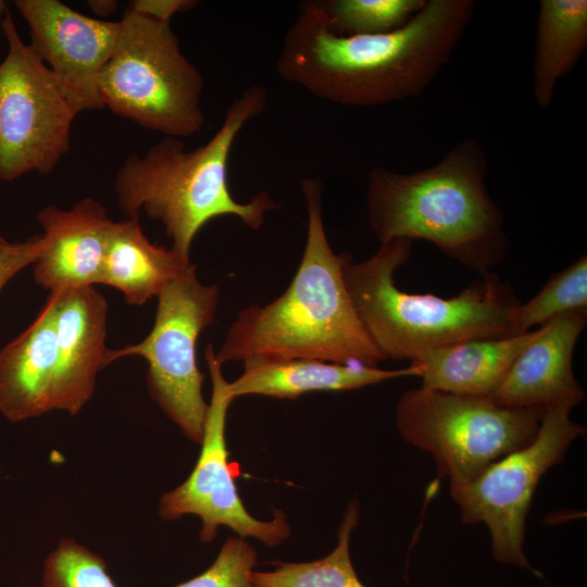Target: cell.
Returning <instances> with one entry per match:
<instances>
[{
	"label": "cell",
	"instance_id": "4316f807",
	"mask_svg": "<svg viewBox=\"0 0 587 587\" xmlns=\"http://www.w3.org/2000/svg\"><path fill=\"white\" fill-rule=\"evenodd\" d=\"M193 0H133L129 11L148 18L170 24L172 17L197 5Z\"/></svg>",
	"mask_w": 587,
	"mask_h": 587
},
{
	"label": "cell",
	"instance_id": "4fadbf2b",
	"mask_svg": "<svg viewBox=\"0 0 587 587\" xmlns=\"http://www.w3.org/2000/svg\"><path fill=\"white\" fill-rule=\"evenodd\" d=\"M57 342L53 410L77 414L104 367L108 302L95 286L49 292Z\"/></svg>",
	"mask_w": 587,
	"mask_h": 587
},
{
	"label": "cell",
	"instance_id": "9c48e42d",
	"mask_svg": "<svg viewBox=\"0 0 587 587\" xmlns=\"http://www.w3.org/2000/svg\"><path fill=\"white\" fill-rule=\"evenodd\" d=\"M8 53L0 64V180L49 173L70 150L79 114L49 67L20 37L8 10L0 22Z\"/></svg>",
	"mask_w": 587,
	"mask_h": 587
},
{
	"label": "cell",
	"instance_id": "52a82bcc",
	"mask_svg": "<svg viewBox=\"0 0 587 587\" xmlns=\"http://www.w3.org/2000/svg\"><path fill=\"white\" fill-rule=\"evenodd\" d=\"M546 411L421 387L401 395L395 420L400 436L429 453L453 486L532 442Z\"/></svg>",
	"mask_w": 587,
	"mask_h": 587
},
{
	"label": "cell",
	"instance_id": "30bf717a",
	"mask_svg": "<svg viewBox=\"0 0 587 587\" xmlns=\"http://www.w3.org/2000/svg\"><path fill=\"white\" fill-rule=\"evenodd\" d=\"M565 405L547 409L532 442L485 467L469 482L450 486L463 523H484L491 552L501 563L532 570L524 553L525 522L544 474L560 463L586 433Z\"/></svg>",
	"mask_w": 587,
	"mask_h": 587
},
{
	"label": "cell",
	"instance_id": "3957f363",
	"mask_svg": "<svg viewBox=\"0 0 587 587\" xmlns=\"http://www.w3.org/2000/svg\"><path fill=\"white\" fill-rule=\"evenodd\" d=\"M267 90L253 85L232 101L220 128L202 146L185 150L182 139L163 137L143 155L129 154L118 167L114 191L126 218L140 211L159 221L172 249L190 260L192 241L211 220L230 215L260 228L278 204L267 191L248 202L234 199L227 180L228 158L245 125L266 109Z\"/></svg>",
	"mask_w": 587,
	"mask_h": 587
},
{
	"label": "cell",
	"instance_id": "603a6c76",
	"mask_svg": "<svg viewBox=\"0 0 587 587\" xmlns=\"http://www.w3.org/2000/svg\"><path fill=\"white\" fill-rule=\"evenodd\" d=\"M576 309H587V258L580 257L554 274L525 303H519L513 314L514 335L545 325L555 316Z\"/></svg>",
	"mask_w": 587,
	"mask_h": 587
},
{
	"label": "cell",
	"instance_id": "83f0119b",
	"mask_svg": "<svg viewBox=\"0 0 587 587\" xmlns=\"http://www.w3.org/2000/svg\"><path fill=\"white\" fill-rule=\"evenodd\" d=\"M88 3L96 14L102 16L112 14L117 8V2L112 0H91Z\"/></svg>",
	"mask_w": 587,
	"mask_h": 587
},
{
	"label": "cell",
	"instance_id": "ffe728a7",
	"mask_svg": "<svg viewBox=\"0 0 587 587\" xmlns=\"http://www.w3.org/2000/svg\"><path fill=\"white\" fill-rule=\"evenodd\" d=\"M587 48V1L541 0L539 2L533 98L537 105H551L558 83L567 76Z\"/></svg>",
	"mask_w": 587,
	"mask_h": 587
},
{
	"label": "cell",
	"instance_id": "44dd1931",
	"mask_svg": "<svg viewBox=\"0 0 587 587\" xmlns=\"http://www.w3.org/2000/svg\"><path fill=\"white\" fill-rule=\"evenodd\" d=\"M359 522V503L347 508L337 534V545L326 557L310 562L279 563L271 571H253L255 587H366L350 558V538Z\"/></svg>",
	"mask_w": 587,
	"mask_h": 587
},
{
	"label": "cell",
	"instance_id": "d4e9b609",
	"mask_svg": "<svg viewBox=\"0 0 587 587\" xmlns=\"http://www.w3.org/2000/svg\"><path fill=\"white\" fill-rule=\"evenodd\" d=\"M255 550L246 538L229 537L204 572L174 587H255Z\"/></svg>",
	"mask_w": 587,
	"mask_h": 587
},
{
	"label": "cell",
	"instance_id": "cb8c5ba5",
	"mask_svg": "<svg viewBox=\"0 0 587 587\" xmlns=\"http://www.w3.org/2000/svg\"><path fill=\"white\" fill-rule=\"evenodd\" d=\"M40 587H117L103 559L74 539H62L47 557Z\"/></svg>",
	"mask_w": 587,
	"mask_h": 587
},
{
	"label": "cell",
	"instance_id": "d6986e66",
	"mask_svg": "<svg viewBox=\"0 0 587 587\" xmlns=\"http://www.w3.org/2000/svg\"><path fill=\"white\" fill-rule=\"evenodd\" d=\"M191 262L172 248L151 242L139 215L112 223L102 265L101 284L122 292L126 303L142 305Z\"/></svg>",
	"mask_w": 587,
	"mask_h": 587
},
{
	"label": "cell",
	"instance_id": "6da1fadb",
	"mask_svg": "<svg viewBox=\"0 0 587 587\" xmlns=\"http://www.w3.org/2000/svg\"><path fill=\"white\" fill-rule=\"evenodd\" d=\"M475 9L473 0H426L402 27L340 36L315 0L288 27L276 70L311 95L348 107H376L420 96L450 61Z\"/></svg>",
	"mask_w": 587,
	"mask_h": 587
},
{
	"label": "cell",
	"instance_id": "2e32d148",
	"mask_svg": "<svg viewBox=\"0 0 587 587\" xmlns=\"http://www.w3.org/2000/svg\"><path fill=\"white\" fill-rule=\"evenodd\" d=\"M57 342L47 299L33 323L0 350V412L22 422L53 411Z\"/></svg>",
	"mask_w": 587,
	"mask_h": 587
},
{
	"label": "cell",
	"instance_id": "5bb4252c",
	"mask_svg": "<svg viewBox=\"0 0 587 587\" xmlns=\"http://www.w3.org/2000/svg\"><path fill=\"white\" fill-rule=\"evenodd\" d=\"M586 322L587 309H576L539 326L490 398L503 405L545 410L578 405L585 392L574 376L572 362Z\"/></svg>",
	"mask_w": 587,
	"mask_h": 587
},
{
	"label": "cell",
	"instance_id": "5b68a950",
	"mask_svg": "<svg viewBox=\"0 0 587 587\" xmlns=\"http://www.w3.org/2000/svg\"><path fill=\"white\" fill-rule=\"evenodd\" d=\"M413 241L380 242L369 259L354 263L349 253L342 277L354 311L376 348L392 360L475 339L511 337L520 301L492 273L483 274L452 298L399 289L396 271L410 258Z\"/></svg>",
	"mask_w": 587,
	"mask_h": 587
},
{
	"label": "cell",
	"instance_id": "7a4b0ae2",
	"mask_svg": "<svg viewBox=\"0 0 587 587\" xmlns=\"http://www.w3.org/2000/svg\"><path fill=\"white\" fill-rule=\"evenodd\" d=\"M308 224L304 250L287 289L266 304L240 310L215 351L223 365L249 359H310L377 366L385 357L361 324L342 277L347 252L337 254L323 220L324 184H301Z\"/></svg>",
	"mask_w": 587,
	"mask_h": 587
},
{
	"label": "cell",
	"instance_id": "7402d4cb",
	"mask_svg": "<svg viewBox=\"0 0 587 587\" xmlns=\"http://www.w3.org/2000/svg\"><path fill=\"white\" fill-rule=\"evenodd\" d=\"M329 28L340 36L377 35L405 25L426 0H315Z\"/></svg>",
	"mask_w": 587,
	"mask_h": 587
},
{
	"label": "cell",
	"instance_id": "484cf974",
	"mask_svg": "<svg viewBox=\"0 0 587 587\" xmlns=\"http://www.w3.org/2000/svg\"><path fill=\"white\" fill-rule=\"evenodd\" d=\"M46 246L42 234L21 242L0 243V291L20 271L36 263Z\"/></svg>",
	"mask_w": 587,
	"mask_h": 587
},
{
	"label": "cell",
	"instance_id": "8fae6325",
	"mask_svg": "<svg viewBox=\"0 0 587 587\" xmlns=\"http://www.w3.org/2000/svg\"><path fill=\"white\" fill-rule=\"evenodd\" d=\"M204 357L212 394L200 455L187 479L161 497L159 514L163 521L187 514L199 516L202 523L199 537L203 542L212 541L220 526H227L241 538L253 537L267 547L278 546L290 535L285 512L275 510L270 521L255 519L237 492L225 437L227 411L235 399L211 344Z\"/></svg>",
	"mask_w": 587,
	"mask_h": 587
},
{
	"label": "cell",
	"instance_id": "f1b7e54d",
	"mask_svg": "<svg viewBox=\"0 0 587 587\" xmlns=\"http://www.w3.org/2000/svg\"><path fill=\"white\" fill-rule=\"evenodd\" d=\"M3 10H4V3L0 1V12H2Z\"/></svg>",
	"mask_w": 587,
	"mask_h": 587
},
{
	"label": "cell",
	"instance_id": "ac0fdd59",
	"mask_svg": "<svg viewBox=\"0 0 587 587\" xmlns=\"http://www.w3.org/2000/svg\"><path fill=\"white\" fill-rule=\"evenodd\" d=\"M537 332L437 348L422 353L411 364L420 367L423 388L491 397Z\"/></svg>",
	"mask_w": 587,
	"mask_h": 587
},
{
	"label": "cell",
	"instance_id": "8992f818",
	"mask_svg": "<svg viewBox=\"0 0 587 587\" xmlns=\"http://www.w3.org/2000/svg\"><path fill=\"white\" fill-rule=\"evenodd\" d=\"M116 47L101 68L104 108L163 137L201 132L203 77L186 58L171 24L126 10Z\"/></svg>",
	"mask_w": 587,
	"mask_h": 587
},
{
	"label": "cell",
	"instance_id": "7c38bea8",
	"mask_svg": "<svg viewBox=\"0 0 587 587\" xmlns=\"http://www.w3.org/2000/svg\"><path fill=\"white\" fill-rule=\"evenodd\" d=\"M14 4L29 27V46L78 112L103 109L98 76L116 47L121 22L84 15L59 0Z\"/></svg>",
	"mask_w": 587,
	"mask_h": 587
},
{
	"label": "cell",
	"instance_id": "ba28073f",
	"mask_svg": "<svg viewBox=\"0 0 587 587\" xmlns=\"http://www.w3.org/2000/svg\"><path fill=\"white\" fill-rule=\"evenodd\" d=\"M157 298L154 323L146 338L108 349L103 364L130 355L143 358L152 400L186 437L201 444L209 403L202 395L205 376L198 366L197 342L215 319L220 288L203 284L190 263Z\"/></svg>",
	"mask_w": 587,
	"mask_h": 587
},
{
	"label": "cell",
	"instance_id": "9a60e30c",
	"mask_svg": "<svg viewBox=\"0 0 587 587\" xmlns=\"http://www.w3.org/2000/svg\"><path fill=\"white\" fill-rule=\"evenodd\" d=\"M47 246L34 264V278L49 292L101 284L107 241L113 220L96 199L71 209L49 204L37 214Z\"/></svg>",
	"mask_w": 587,
	"mask_h": 587
},
{
	"label": "cell",
	"instance_id": "277c9868",
	"mask_svg": "<svg viewBox=\"0 0 587 587\" xmlns=\"http://www.w3.org/2000/svg\"><path fill=\"white\" fill-rule=\"evenodd\" d=\"M487 168V154L472 138L414 173L372 168L366 210L373 234L379 242L429 241L462 265L488 273L504 259L507 237L502 213L486 187Z\"/></svg>",
	"mask_w": 587,
	"mask_h": 587
},
{
	"label": "cell",
	"instance_id": "e0dca14e",
	"mask_svg": "<svg viewBox=\"0 0 587 587\" xmlns=\"http://www.w3.org/2000/svg\"><path fill=\"white\" fill-rule=\"evenodd\" d=\"M242 363L241 375L229 382V392L234 399L248 395L296 399L313 391L351 390L399 377L421 376V370L415 364L398 370H382L361 363L310 359H249Z\"/></svg>",
	"mask_w": 587,
	"mask_h": 587
},
{
	"label": "cell",
	"instance_id": "f546056e",
	"mask_svg": "<svg viewBox=\"0 0 587 587\" xmlns=\"http://www.w3.org/2000/svg\"><path fill=\"white\" fill-rule=\"evenodd\" d=\"M7 240L0 235V243L5 242Z\"/></svg>",
	"mask_w": 587,
	"mask_h": 587
}]
</instances>
